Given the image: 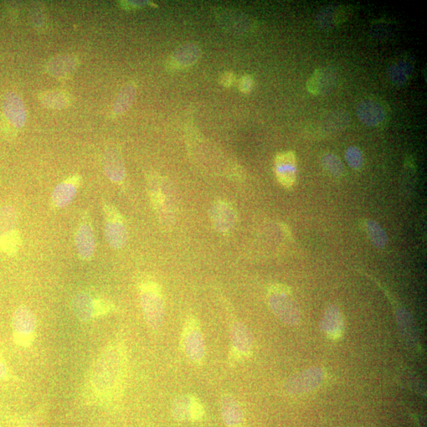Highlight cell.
<instances>
[{"instance_id": "obj_1", "label": "cell", "mask_w": 427, "mask_h": 427, "mask_svg": "<svg viewBox=\"0 0 427 427\" xmlns=\"http://www.w3.org/2000/svg\"><path fill=\"white\" fill-rule=\"evenodd\" d=\"M127 367L125 342L113 339L93 363L84 391L86 402L106 407L119 403L125 389Z\"/></svg>"}, {"instance_id": "obj_2", "label": "cell", "mask_w": 427, "mask_h": 427, "mask_svg": "<svg viewBox=\"0 0 427 427\" xmlns=\"http://www.w3.org/2000/svg\"><path fill=\"white\" fill-rule=\"evenodd\" d=\"M148 188L159 222L164 229H171L176 222L178 212L176 190L172 182L167 178L151 175Z\"/></svg>"}, {"instance_id": "obj_3", "label": "cell", "mask_w": 427, "mask_h": 427, "mask_svg": "<svg viewBox=\"0 0 427 427\" xmlns=\"http://www.w3.org/2000/svg\"><path fill=\"white\" fill-rule=\"evenodd\" d=\"M140 300L143 318L147 326L153 331L159 330L166 315L161 286L156 282H143L140 286Z\"/></svg>"}, {"instance_id": "obj_4", "label": "cell", "mask_w": 427, "mask_h": 427, "mask_svg": "<svg viewBox=\"0 0 427 427\" xmlns=\"http://www.w3.org/2000/svg\"><path fill=\"white\" fill-rule=\"evenodd\" d=\"M182 347L185 357L195 366L204 362L206 348L202 326L197 317L189 316L184 322L182 334Z\"/></svg>"}, {"instance_id": "obj_5", "label": "cell", "mask_w": 427, "mask_h": 427, "mask_svg": "<svg viewBox=\"0 0 427 427\" xmlns=\"http://www.w3.org/2000/svg\"><path fill=\"white\" fill-rule=\"evenodd\" d=\"M269 302L272 312L282 323L290 326H295L300 323V308L285 286H272L269 293Z\"/></svg>"}, {"instance_id": "obj_6", "label": "cell", "mask_w": 427, "mask_h": 427, "mask_svg": "<svg viewBox=\"0 0 427 427\" xmlns=\"http://www.w3.org/2000/svg\"><path fill=\"white\" fill-rule=\"evenodd\" d=\"M13 339L15 345L29 348L37 336L38 321L34 312L27 306H20L12 317Z\"/></svg>"}, {"instance_id": "obj_7", "label": "cell", "mask_w": 427, "mask_h": 427, "mask_svg": "<svg viewBox=\"0 0 427 427\" xmlns=\"http://www.w3.org/2000/svg\"><path fill=\"white\" fill-rule=\"evenodd\" d=\"M105 236L107 243L114 249H123L127 244V232L121 215L113 206H104Z\"/></svg>"}, {"instance_id": "obj_8", "label": "cell", "mask_w": 427, "mask_h": 427, "mask_svg": "<svg viewBox=\"0 0 427 427\" xmlns=\"http://www.w3.org/2000/svg\"><path fill=\"white\" fill-rule=\"evenodd\" d=\"M231 350L230 361L249 358L254 351V339L248 328L238 321L231 323L230 327Z\"/></svg>"}, {"instance_id": "obj_9", "label": "cell", "mask_w": 427, "mask_h": 427, "mask_svg": "<svg viewBox=\"0 0 427 427\" xmlns=\"http://www.w3.org/2000/svg\"><path fill=\"white\" fill-rule=\"evenodd\" d=\"M75 246L77 253H78L81 260L89 261L94 256L96 248L95 233L90 217L87 214L82 218L78 228H77Z\"/></svg>"}, {"instance_id": "obj_10", "label": "cell", "mask_w": 427, "mask_h": 427, "mask_svg": "<svg viewBox=\"0 0 427 427\" xmlns=\"http://www.w3.org/2000/svg\"><path fill=\"white\" fill-rule=\"evenodd\" d=\"M357 115L365 125L378 127L387 121L388 110L382 101L368 97L358 105Z\"/></svg>"}, {"instance_id": "obj_11", "label": "cell", "mask_w": 427, "mask_h": 427, "mask_svg": "<svg viewBox=\"0 0 427 427\" xmlns=\"http://www.w3.org/2000/svg\"><path fill=\"white\" fill-rule=\"evenodd\" d=\"M323 370L320 368H311L305 372L298 374L291 378L286 384V391L291 394H302L315 389L323 382Z\"/></svg>"}, {"instance_id": "obj_12", "label": "cell", "mask_w": 427, "mask_h": 427, "mask_svg": "<svg viewBox=\"0 0 427 427\" xmlns=\"http://www.w3.org/2000/svg\"><path fill=\"white\" fill-rule=\"evenodd\" d=\"M275 173L282 186L291 188L297 178L295 154L291 151L278 154L275 160Z\"/></svg>"}, {"instance_id": "obj_13", "label": "cell", "mask_w": 427, "mask_h": 427, "mask_svg": "<svg viewBox=\"0 0 427 427\" xmlns=\"http://www.w3.org/2000/svg\"><path fill=\"white\" fill-rule=\"evenodd\" d=\"M202 49L197 44H184L169 56L167 63L168 69L173 71L188 69L197 64L202 58Z\"/></svg>"}, {"instance_id": "obj_14", "label": "cell", "mask_w": 427, "mask_h": 427, "mask_svg": "<svg viewBox=\"0 0 427 427\" xmlns=\"http://www.w3.org/2000/svg\"><path fill=\"white\" fill-rule=\"evenodd\" d=\"M214 228L219 233H228L233 230L236 215L232 205L225 200L215 202L210 210Z\"/></svg>"}, {"instance_id": "obj_15", "label": "cell", "mask_w": 427, "mask_h": 427, "mask_svg": "<svg viewBox=\"0 0 427 427\" xmlns=\"http://www.w3.org/2000/svg\"><path fill=\"white\" fill-rule=\"evenodd\" d=\"M3 110L4 117L15 130H20L24 126L27 113L23 101L17 94L9 93L5 96Z\"/></svg>"}, {"instance_id": "obj_16", "label": "cell", "mask_w": 427, "mask_h": 427, "mask_svg": "<svg viewBox=\"0 0 427 427\" xmlns=\"http://www.w3.org/2000/svg\"><path fill=\"white\" fill-rule=\"evenodd\" d=\"M103 168L108 178L120 184L126 177V169L121 154L117 148H107L102 158Z\"/></svg>"}, {"instance_id": "obj_17", "label": "cell", "mask_w": 427, "mask_h": 427, "mask_svg": "<svg viewBox=\"0 0 427 427\" xmlns=\"http://www.w3.org/2000/svg\"><path fill=\"white\" fill-rule=\"evenodd\" d=\"M82 180L80 176H72L59 184L51 195V202L56 208L68 207L73 202Z\"/></svg>"}, {"instance_id": "obj_18", "label": "cell", "mask_w": 427, "mask_h": 427, "mask_svg": "<svg viewBox=\"0 0 427 427\" xmlns=\"http://www.w3.org/2000/svg\"><path fill=\"white\" fill-rule=\"evenodd\" d=\"M337 75L335 71L329 68H321L315 70L306 82L308 92L313 95H321L330 91L335 85Z\"/></svg>"}, {"instance_id": "obj_19", "label": "cell", "mask_w": 427, "mask_h": 427, "mask_svg": "<svg viewBox=\"0 0 427 427\" xmlns=\"http://www.w3.org/2000/svg\"><path fill=\"white\" fill-rule=\"evenodd\" d=\"M221 411L226 427H243V413L239 401L225 393L221 398Z\"/></svg>"}, {"instance_id": "obj_20", "label": "cell", "mask_w": 427, "mask_h": 427, "mask_svg": "<svg viewBox=\"0 0 427 427\" xmlns=\"http://www.w3.org/2000/svg\"><path fill=\"white\" fill-rule=\"evenodd\" d=\"M71 310L82 322H89L97 318L96 298L86 293L77 294L71 301Z\"/></svg>"}, {"instance_id": "obj_21", "label": "cell", "mask_w": 427, "mask_h": 427, "mask_svg": "<svg viewBox=\"0 0 427 427\" xmlns=\"http://www.w3.org/2000/svg\"><path fill=\"white\" fill-rule=\"evenodd\" d=\"M414 71V62L408 56L395 60L388 69L389 79L393 84L398 86L407 84Z\"/></svg>"}, {"instance_id": "obj_22", "label": "cell", "mask_w": 427, "mask_h": 427, "mask_svg": "<svg viewBox=\"0 0 427 427\" xmlns=\"http://www.w3.org/2000/svg\"><path fill=\"white\" fill-rule=\"evenodd\" d=\"M322 331L332 339H337L342 336L344 329L342 313L336 306H329L321 321Z\"/></svg>"}, {"instance_id": "obj_23", "label": "cell", "mask_w": 427, "mask_h": 427, "mask_svg": "<svg viewBox=\"0 0 427 427\" xmlns=\"http://www.w3.org/2000/svg\"><path fill=\"white\" fill-rule=\"evenodd\" d=\"M76 66V60L72 56H60L50 61L48 69L51 75L64 78L73 73Z\"/></svg>"}, {"instance_id": "obj_24", "label": "cell", "mask_w": 427, "mask_h": 427, "mask_svg": "<svg viewBox=\"0 0 427 427\" xmlns=\"http://www.w3.org/2000/svg\"><path fill=\"white\" fill-rule=\"evenodd\" d=\"M137 87L134 82H130L122 87L113 103V112L121 115L130 109L136 95Z\"/></svg>"}, {"instance_id": "obj_25", "label": "cell", "mask_w": 427, "mask_h": 427, "mask_svg": "<svg viewBox=\"0 0 427 427\" xmlns=\"http://www.w3.org/2000/svg\"><path fill=\"white\" fill-rule=\"evenodd\" d=\"M192 399V394L178 395V397L174 399L171 411L175 419L180 422L190 421Z\"/></svg>"}, {"instance_id": "obj_26", "label": "cell", "mask_w": 427, "mask_h": 427, "mask_svg": "<svg viewBox=\"0 0 427 427\" xmlns=\"http://www.w3.org/2000/svg\"><path fill=\"white\" fill-rule=\"evenodd\" d=\"M18 215L16 210L10 205H5L0 208V236L17 230Z\"/></svg>"}, {"instance_id": "obj_27", "label": "cell", "mask_w": 427, "mask_h": 427, "mask_svg": "<svg viewBox=\"0 0 427 427\" xmlns=\"http://www.w3.org/2000/svg\"><path fill=\"white\" fill-rule=\"evenodd\" d=\"M41 102L44 106L53 109H64L70 104V99L66 93L62 91H47L40 97Z\"/></svg>"}, {"instance_id": "obj_28", "label": "cell", "mask_w": 427, "mask_h": 427, "mask_svg": "<svg viewBox=\"0 0 427 427\" xmlns=\"http://www.w3.org/2000/svg\"><path fill=\"white\" fill-rule=\"evenodd\" d=\"M21 245H22V239L18 230L0 236V252L5 255L9 256L16 255Z\"/></svg>"}, {"instance_id": "obj_29", "label": "cell", "mask_w": 427, "mask_h": 427, "mask_svg": "<svg viewBox=\"0 0 427 427\" xmlns=\"http://www.w3.org/2000/svg\"><path fill=\"white\" fill-rule=\"evenodd\" d=\"M366 228L369 238L378 249H384L388 244V236L385 230L376 221H367Z\"/></svg>"}, {"instance_id": "obj_30", "label": "cell", "mask_w": 427, "mask_h": 427, "mask_svg": "<svg viewBox=\"0 0 427 427\" xmlns=\"http://www.w3.org/2000/svg\"><path fill=\"white\" fill-rule=\"evenodd\" d=\"M321 163L326 171L336 178H341L344 173V166L336 154L327 153L321 158Z\"/></svg>"}, {"instance_id": "obj_31", "label": "cell", "mask_w": 427, "mask_h": 427, "mask_svg": "<svg viewBox=\"0 0 427 427\" xmlns=\"http://www.w3.org/2000/svg\"><path fill=\"white\" fill-rule=\"evenodd\" d=\"M345 159L349 167L354 169V171H359V169L363 167V154L357 147L352 146L347 149L345 151Z\"/></svg>"}, {"instance_id": "obj_32", "label": "cell", "mask_w": 427, "mask_h": 427, "mask_svg": "<svg viewBox=\"0 0 427 427\" xmlns=\"http://www.w3.org/2000/svg\"><path fill=\"white\" fill-rule=\"evenodd\" d=\"M205 410L202 401L195 395H193L191 413H190V421L198 422L204 418Z\"/></svg>"}, {"instance_id": "obj_33", "label": "cell", "mask_w": 427, "mask_h": 427, "mask_svg": "<svg viewBox=\"0 0 427 427\" xmlns=\"http://www.w3.org/2000/svg\"><path fill=\"white\" fill-rule=\"evenodd\" d=\"M255 82L254 77L250 75H245L239 80V89L245 95H249L254 90Z\"/></svg>"}, {"instance_id": "obj_34", "label": "cell", "mask_w": 427, "mask_h": 427, "mask_svg": "<svg viewBox=\"0 0 427 427\" xmlns=\"http://www.w3.org/2000/svg\"><path fill=\"white\" fill-rule=\"evenodd\" d=\"M13 375L10 373L3 354L0 351V382H9L13 379Z\"/></svg>"}, {"instance_id": "obj_35", "label": "cell", "mask_w": 427, "mask_h": 427, "mask_svg": "<svg viewBox=\"0 0 427 427\" xmlns=\"http://www.w3.org/2000/svg\"><path fill=\"white\" fill-rule=\"evenodd\" d=\"M236 80L235 75L232 71H225L221 75L219 78L220 84L226 88H229L234 85Z\"/></svg>"}]
</instances>
